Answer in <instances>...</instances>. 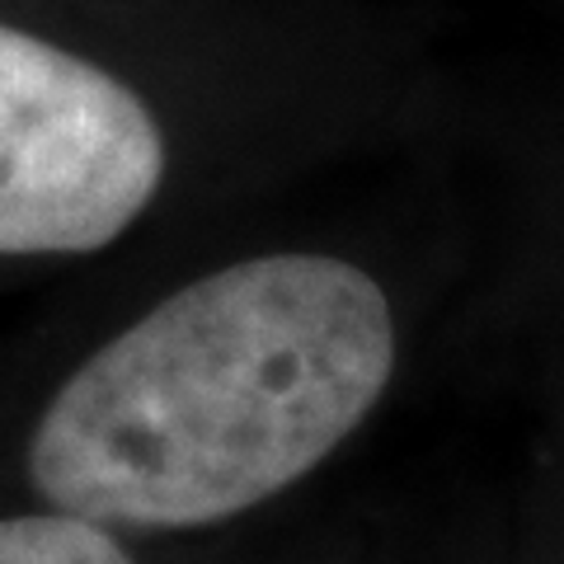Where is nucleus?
<instances>
[{"label": "nucleus", "mask_w": 564, "mask_h": 564, "mask_svg": "<svg viewBox=\"0 0 564 564\" xmlns=\"http://www.w3.org/2000/svg\"><path fill=\"white\" fill-rule=\"evenodd\" d=\"M391 372L395 315L372 273L329 254L240 259L66 377L29 437V480L99 527H207L311 475Z\"/></svg>", "instance_id": "nucleus-1"}, {"label": "nucleus", "mask_w": 564, "mask_h": 564, "mask_svg": "<svg viewBox=\"0 0 564 564\" xmlns=\"http://www.w3.org/2000/svg\"><path fill=\"white\" fill-rule=\"evenodd\" d=\"M161 180L165 137L128 85L0 24V259L104 250Z\"/></svg>", "instance_id": "nucleus-2"}, {"label": "nucleus", "mask_w": 564, "mask_h": 564, "mask_svg": "<svg viewBox=\"0 0 564 564\" xmlns=\"http://www.w3.org/2000/svg\"><path fill=\"white\" fill-rule=\"evenodd\" d=\"M0 564H132V555L109 536V527L47 508L0 518Z\"/></svg>", "instance_id": "nucleus-3"}]
</instances>
